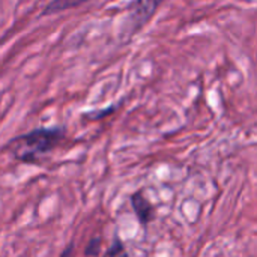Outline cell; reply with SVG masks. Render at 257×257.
Wrapping results in <instances>:
<instances>
[{"instance_id":"1","label":"cell","mask_w":257,"mask_h":257,"mask_svg":"<svg viewBox=\"0 0 257 257\" xmlns=\"http://www.w3.org/2000/svg\"><path fill=\"white\" fill-rule=\"evenodd\" d=\"M63 136V128H38L14 139L9 149L17 160L32 164L48 155L62 142Z\"/></svg>"},{"instance_id":"2","label":"cell","mask_w":257,"mask_h":257,"mask_svg":"<svg viewBox=\"0 0 257 257\" xmlns=\"http://www.w3.org/2000/svg\"><path fill=\"white\" fill-rule=\"evenodd\" d=\"M160 6V2H137L131 8L133 11L130 12L126 26H131V35L140 30L154 15L155 9Z\"/></svg>"},{"instance_id":"3","label":"cell","mask_w":257,"mask_h":257,"mask_svg":"<svg viewBox=\"0 0 257 257\" xmlns=\"http://www.w3.org/2000/svg\"><path fill=\"white\" fill-rule=\"evenodd\" d=\"M131 205H133L134 212L137 214V218L142 224H149L155 218L154 206L145 199V196L142 193H136L131 196Z\"/></svg>"},{"instance_id":"4","label":"cell","mask_w":257,"mask_h":257,"mask_svg":"<svg viewBox=\"0 0 257 257\" xmlns=\"http://www.w3.org/2000/svg\"><path fill=\"white\" fill-rule=\"evenodd\" d=\"M83 0H77V2H69V0H59V2H51L45 6L42 15H48L53 12H60L63 9H71V8H77L80 5H83Z\"/></svg>"},{"instance_id":"5","label":"cell","mask_w":257,"mask_h":257,"mask_svg":"<svg viewBox=\"0 0 257 257\" xmlns=\"http://www.w3.org/2000/svg\"><path fill=\"white\" fill-rule=\"evenodd\" d=\"M104 257H130V256H128V253H126V250H125L123 244L116 238V239H114V242H113V245L108 248V251L104 254Z\"/></svg>"},{"instance_id":"6","label":"cell","mask_w":257,"mask_h":257,"mask_svg":"<svg viewBox=\"0 0 257 257\" xmlns=\"http://www.w3.org/2000/svg\"><path fill=\"white\" fill-rule=\"evenodd\" d=\"M99 251H101V241H99L98 238H95V239H92V241L89 242V245L86 247V254H87V256H98Z\"/></svg>"}]
</instances>
